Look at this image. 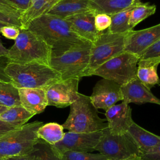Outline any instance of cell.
Segmentation results:
<instances>
[{"mask_svg": "<svg viewBox=\"0 0 160 160\" xmlns=\"http://www.w3.org/2000/svg\"><path fill=\"white\" fill-rule=\"evenodd\" d=\"M9 108H7L6 106H1L0 105V115L1 114H2L4 112H5Z\"/></svg>", "mask_w": 160, "mask_h": 160, "instance_id": "cell-42", "label": "cell"}, {"mask_svg": "<svg viewBox=\"0 0 160 160\" xmlns=\"http://www.w3.org/2000/svg\"><path fill=\"white\" fill-rule=\"evenodd\" d=\"M139 1L124 10L111 15V23L108 31L112 33L123 34L132 31L129 26L130 15L134 6Z\"/></svg>", "mask_w": 160, "mask_h": 160, "instance_id": "cell-23", "label": "cell"}, {"mask_svg": "<svg viewBox=\"0 0 160 160\" xmlns=\"http://www.w3.org/2000/svg\"><path fill=\"white\" fill-rule=\"evenodd\" d=\"M18 91L21 105L34 116L42 112L48 106L46 89L21 88Z\"/></svg>", "mask_w": 160, "mask_h": 160, "instance_id": "cell-17", "label": "cell"}, {"mask_svg": "<svg viewBox=\"0 0 160 160\" xmlns=\"http://www.w3.org/2000/svg\"><path fill=\"white\" fill-rule=\"evenodd\" d=\"M62 160H108L101 153L92 154L88 152L66 151L59 154Z\"/></svg>", "mask_w": 160, "mask_h": 160, "instance_id": "cell-29", "label": "cell"}, {"mask_svg": "<svg viewBox=\"0 0 160 160\" xmlns=\"http://www.w3.org/2000/svg\"><path fill=\"white\" fill-rule=\"evenodd\" d=\"M0 105L9 108L21 106L18 89L11 82L0 83Z\"/></svg>", "mask_w": 160, "mask_h": 160, "instance_id": "cell-25", "label": "cell"}, {"mask_svg": "<svg viewBox=\"0 0 160 160\" xmlns=\"http://www.w3.org/2000/svg\"><path fill=\"white\" fill-rule=\"evenodd\" d=\"M119 160H142V159L141 158V156H138V155H134V156H131L127 158L119 159Z\"/></svg>", "mask_w": 160, "mask_h": 160, "instance_id": "cell-41", "label": "cell"}, {"mask_svg": "<svg viewBox=\"0 0 160 160\" xmlns=\"http://www.w3.org/2000/svg\"><path fill=\"white\" fill-rule=\"evenodd\" d=\"M6 56L11 63L39 62L50 66L52 51L39 35L29 29L21 28Z\"/></svg>", "mask_w": 160, "mask_h": 160, "instance_id": "cell-3", "label": "cell"}, {"mask_svg": "<svg viewBox=\"0 0 160 160\" xmlns=\"http://www.w3.org/2000/svg\"><path fill=\"white\" fill-rule=\"evenodd\" d=\"M102 131L92 132H75L68 131L64 133L61 141L52 145L59 154L66 151L92 152L98 144Z\"/></svg>", "mask_w": 160, "mask_h": 160, "instance_id": "cell-10", "label": "cell"}, {"mask_svg": "<svg viewBox=\"0 0 160 160\" xmlns=\"http://www.w3.org/2000/svg\"><path fill=\"white\" fill-rule=\"evenodd\" d=\"M0 160H4V159H0Z\"/></svg>", "mask_w": 160, "mask_h": 160, "instance_id": "cell-44", "label": "cell"}, {"mask_svg": "<svg viewBox=\"0 0 160 160\" xmlns=\"http://www.w3.org/2000/svg\"><path fill=\"white\" fill-rule=\"evenodd\" d=\"M14 5L21 12L26 11L31 4V0H8Z\"/></svg>", "mask_w": 160, "mask_h": 160, "instance_id": "cell-38", "label": "cell"}, {"mask_svg": "<svg viewBox=\"0 0 160 160\" xmlns=\"http://www.w3.org/2000/svg\"><path fill=\"white\" fill-rule=\"evenodd\" d=\"M26 29L39 35L51 47V57L61 54L76 44L86 41L72 30L66 19L50 14L32 20Z\"/></svg>", "mask_w": 160, "mask_h": 160, "instance_id": "cell-1", "label": "cell"}, {"mask_svg": "<svg viewBox=\"0 0 160 160\" xmlns=\"http://www.w3.org/2000/svg\"><path fill=\"white\" fill-rule=\"evenodd\" d=\"M105 120L99 116L90 97L79 93L78 99L70 105L69 116L62 126L71 132H92L108 128Z\"/></svg>", "mask_w": 160, "mask_h": 160, "instance_id": "cell-4", "label": "cell"}, {"mask_svg": "<svg viewBox=\"0 0 160 160\" xmlns=\"http://www.w3.org/2000/svg\"><path fill=\"white\" fill-rule=\"evenodd\" d=\"M8 63L9 59L6 56H0V83L11 82L10 79L5 72L6 67Z\"/></svg>", "mask_w": 160, "mask_h": 160, "instance_id": "cell-35", "label": "cell"}, {"mask_svg": "<svg viewBox=\"0 0 160 160\" xmlns=\"http://www.w3.org/2000/svg\"><path fill=\"white\" fill-rule=\"evenodd\" d=\"M89 97L96 109H102L105 111L123 99L121 86L104 78L96 82Z\"/></svg>", "mask_w": 160, "mask_h": 160, "instance_id": "cell-12", "label": "cell"}, {"mask_svg": "<svg viewBox=\"0 0 160 160\" xmlns=\"http://www.w3.org/2000/svg\"><path fill=\"white\" fill-rule=\"evenodd\" d=\"M89 10V0H59L47 14L66 19Z\"/></svg>", "mask_w": 160, "mask_h": 160, "instance_id": "cell-20", "label": "cell"}, {"mask_svg": "<svg viewBox=\"0 0 160 160\" xmlns=\"http://www.w3.org/2000/svg\"><path fill=\"white\" fill-rule=\"evenodd\" d=\"M137 145L141 156L149 152L160 143V136L141 128L134 122L127 131Z\"/></svg>", "mask_w": 160, "mask_h": 160, "instance_id": "cell-18", "label": "cell"}, {"mask_svg": "<svg viewBox=\"0 0 160 160\" xmlns=\"http://www.w3.org/2000/svg\"><path fill=\"white\" fill-rule=\"evenodd\" d=\"M139 57L124 51L101 65L92 74L112 81L121 86L136 78Z\"/></svg>", "mask_w": 160, "mask_h": 160, "instance_id": "cell-8", "label": "cell"}, {"mask_svg": "<svg viewBox=\"0 0 160 160\" xmlns=\"http://www.w3.org/2000/svg\"><path fill=\"white\" fill-rule=\"evenodd\" d=\"M42 124V122L33 121L1 136L0 159L29 154L40 140L37 131Z\"/></svg>", "mask_w": 160, "mask_h": 160, "instance_id": "cell-6", "label": "cell"}, {"mask_svg": "<svg viewBox=\"0 0 160 160\" xmlns=\"http://www.w3.org/2000/svg\"><path fill=\"white\" fill-rule=\"evenodd\" d=\"M111 23V18L110 15L98 13L96 14L94 18V24L96 30L99 32H102L104 30L108 29Z\"/></svg>", "mask_w": 160, "mask_h": 160, "instance_id": "cell-30", "label": "cell"}, {"mask_svg": "<svg viewBox=\"0 0 160 160\" xmlns=\"http://www.w3.org/2000/svg\"><path fill=\"white\" fill-rule=\"evenodd\" d=\"M92 43L83 41L76 44L61 54L51 57L50 66L60 73L61 79H80L84 77L89 61Z\"/></svg>", "mask_w": 160, "mask_h": 160, "instance_id": "cell-5", "label": "cell"}, {"mask_svg": "<svg viewBox=\"0 0 160 160\" xmlns=\"http://www.w3.org/2000/svg\"><path fill=\"white\" fill-rule=\"evenodd\" d=\"M141 0H89V8L96 14L112 15L132 6Z\"/></svg>", "mask_w": 160, "mask_h": 160, "instance_id": "cell-22", "label": "cell"}, {"mask_svg": "<svg viewBox=\"0 0 160 160\" xmlns=\"http://www.w3.org/2000/svg\"><path fill=\"white\" fill-rule=\"evenodd\" d=\"M127 33H112L107 31L99 34L92 43L89 61L84 76H91L92 72L101 65L124 51Z\"/></svg>", "mask_w": 160, "mask_h": 160, "instance_id": "cell-7", "label": "cell"}, {"mask_svg": "<svg viewBox=\"0 0 160 160\" xmlns=\"http://www.w3.org/2000/svg\"><path fill=\"white\" fill-rule=\"evenodd\" d=\"M8 52V49H6L2 43V41L0 39V56H6Z\"/></svg>", "mask_w": 160, "mask_h": 160, "instance_id": "cell-40", "label": "cell"}, {"mask_svg": "<svg viewBox=\"0 0 160 160\" xmlns=\"http://www.w3.org/2000/svg\"><path fill=\"white\" fill-rule=\"evenodd\" d=\"M64 128L56 122L42 124L37 131L38 138L51 145H54L61 141L64 137Z\"/></svg>", "mask_w": 160, "mask_h": 160, "instance_id": "cell-24", "label": "cell"}, {"mask_svg": "<svg viewBox=\"0 0 160 160\" xmlns=\"http://www.w3.org/2000/svg\"><path fill=\"white\" fill-rule=\"evenodd\" d=\"M142 160H160V143L149 152L141 156Z\"/></svg>", "mask_w": 160, "mask_h": 160, "instance_id": "cell-37", "label": "cell"}, {"mask_svg": "<svg viewBox=\"0 0 160 160\" xmlns=\"http://www.w3.org/2000/svg\"><path fill=\"white\" fill-rule=\"evenodd\" d=\"M33 116L22 106H18L9 108L1 114L0 120L21 126L26 124Z\"/></svg>", "mask_w": 160, "mask_h": 160, "instance_id": "cell-26", "label": "cell"}, {"mask_svg": "<svg viewBox=\"0 0 160 160\" xmlns=\"http://www.w3.org/2000/svg\"><path fill=\"white\" fill-rule=\"evenodd\" d=\"M160 39V23L139 31L132 30L126 36L124 51L139 57L141 54Z\"/></svg>", "mask_w": 160, "mask_h": 160, "instance_id": "cell-13", "label": "cell"}, {"mask_svg": "<svg viewBox=\"0 0 160 160\" xmlns=\"http://www.w3.org/2000/svg\"><path fill=\"white\" fill-rule=\"evenodd\" d=\"M79 79L71 78L61 79L46 89L48 105L57 108H66L76 101L79 95Z\"/></svg>", "mask_w": 160, "mask_h": 160, "instance_id": "cell-11", "label": "cell"}, {"mask_svg": "<svg viewBox=\"0 0 160 160\" xmlns=\"http://www.w3.org/2000/svg\"><path fill=\"white\" fill-rule=\"evenodd\" d=\"M149 58H160V39L144 51L139 56V59Z\"/></svg>", "mask_w": 160, "mask_h": 160, "instance_id": "cell-32", "label": "cell"}, {"mask_svg": "<svg viewBox=\"0 0 160 160\" xmlns=\"http://www.w3.org/2000/svg\"><path fill=\"white\" fill-rule=\"evenodd\" d=\"M5 72L11 82L18 88H40L46 89L53 83L61 80L60 73L49 65L29 62H9Z\"/></svg>", "mask_w": 160, "mask_h": 160, "instance_id": "cell-2", "label": "cell"}, {"mask_svg": "<svg viewBox=\"0 0 160 160\" xmlns=\"http://www.w3.org/2000/svg\"><path fill=\"white\" fill-rule=\"evenodd\" d=\"M0 32L5 38L15 40L19 34L20 28L12 25H6L1 28Z\"/></svg>", "mask_w": 160, "mask_h": 160, "instance_id": "cell-33", "label": "cell"}, {"mask_svg": "<svg viewBox=\"0 0 160 160\" xmlns=\"http://www.w3.org/2000/svg\"><path fill=\"white\" fill-rule=\"evenodd\" d=\"M95 15L96 13L91 9L71 16L64 19L79 38L92 43L101 33L96 30L95 27Z\"/></svg>", "mask_w": 160, "mask_h": 160, "instance_id": "cell-15", "label": "cell"}, {"mask_svg": "<svg viewBox=\"0 0 160 160\" xmlns=\"http://www.w3.org/2000/svg\"><path fill=\"white\" fill-rule=\"evenodd\" d=\"M94 151L105 156L108 160H119L134 155L141 156L137 145L129 134H112L108 128L102 131Z\"/></svg>", "mask_w": 160, "mask_h": 160, "instance_id": "cell-9", "label": "cell"}, {"mask_svg": "<svg viewBox=\"0 0 160 160\" xmlns=\"http://www.w3.org/2000/svg\"><path fill=\"white\" fill-rule=\"evenodd\" d=\"M121 88L123 96L122 101L128 104L133 102L141 104L149 102L160 105V99L156 97L138 78L121 86Z\"/></svg>", "mask_w": 160, "mask_h": 160, "instance_id": "cell-16", "label": "cell"}, {"mask_svg": "<svg viewBox=\"0 0 160 160\" xmlns=\"http://www.w3.org/2000/svg\"><path fill=\"white\" fill-rule=\"evenodd\" d=\"M156 6L154 4H150L149 2H142L139 1L133 8L129 21V26L131 29L140 22L149 16L154 14L156 12Z\"/></svg>", "mask_w": 160, "mask_h": 160, "instance_id": "cell-27", "label": "cell"}, {"mask_svg": "<svg viewBox=\"0 0 160 160\" xmlns=\"http://www.w3.org/2000/svg\"><path fill=\"white\" fill-rule=\"evenodd\" d=\"M105 116L108 130L115 135L127 133L134 122L132 119L131 108L129 104L124 101L109 108L106 111Z\"/></svg>", "mask_w": 160, "mask_h": 160, "instance_id": "cell-14", "label": "cell"}, {"mask_svg": "<svg viewBox=\"0 0 160 160\" xmlns=\"http://www.w3.org/2000/svg\"><path fill=\"white\" fill-rule=\"evenodd\" d=\"M6 25H7V24H4V23L0 22V29H1V28L2 27H3V26H6Z\"/></svg>", "mask_w": 160, "mask_h": 160, "instance_id": "cell-43", "label": "cell"}, {"mask_svg": "<svg viewBox=\"0 0 160 160\" xmlns=\"http://www.w3.org/2000/svg\"><path fill=\"white\" fill-rule=\"evenodd\" d=\"M0 11L18 18L21 15L18 8L8 0H0Z\"/></svg>", "mask_w": 160, "mask_h": 160, "instance_id": "cell-31", "label": "cell"}, {"mask_svg": "<svg viewBox=\"0 0 160 160\" xmlns=\"http://www.w3.org/2000/svg\"><path fill=\"white\" fill-rule=\"evenodd\" d=\"M59 0H31L29 8L19 18L22 28L26 29L28 24L37 18L47 14Z\"/></svg>", "mask_w": 160, "mask_h": 160, "instance_id": "cell-21", "label": "cell"}, {"mask_svg": "<svg viewBox=\"0 0 160 160\" xmlns=\"http://www.w3.org/2000/svg\"><path fill=\"white\" fill-rule=\"evenodd\" d=\"M160 64V58L139 59L136 76L149 89L156 85L160 86V79L157 69Z\"/></svg>", "mask_w": 160, "mask_h": 160, "instance_id": "cell-19", "label": "cell"}, {"mask_svg": "<svg viewBox=\"0 0 160 160\" xmlns=\"http://www.w3.org/2000/svg\"><path fill=\"white\" fill-rule=\"evenodd\" d=\"M19 127H20V126L0 120V137Z\"/></svg>", "mask_w": 160, "mask_h": 160, "instance_id": "cell-36", "label": "cell"}, {"mask_svg": "<svg viewBox=\"0 0 160 160\" xmlns=\"http://www.w3.org/2000/svg\"><path fill=\"white\" fill-rule=\"evenodd\" d=\"M0 22L4 23L7 25H12L22 28V24L20 22L19 18L6 14L0 11Z\"/></svg>", "mask_w": 160, "mask_h": 160, "instance_id": "cell-34", "label": "cell"}, {"mask_svg": "<svg viewBox=\"0 0 160 160\" xmlns=\"http://www.w3.org/2000/svg\"><path fill=\"white\" fill-rule=\"evenodd\" d=\"M34 160H62L52 146L40 139L30 152Z\"/></svg>", "mask_w": 160, "mask_h": 160, "instance_id": "cell-28", "label": "cell"}, {"mask_svg": "<svg viewBox=\"0 0 160 160\" xmlns=\"http://www.w3.org/2000/svg\"><path fill=\"white\" fill-rule=\"evenodd\" d=\"M4 160H34L32 155L29 153L28 154L9 157L4 159Z\"/></svg>", "mask_w": 160, "mask_h": 160, "instance_id": "cell-39", "label": "cell"}]
</instances>
